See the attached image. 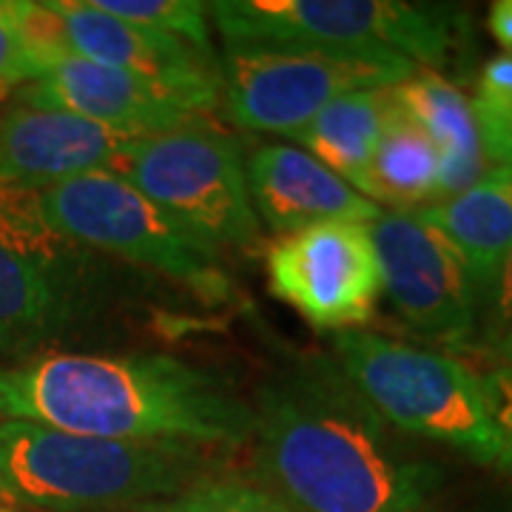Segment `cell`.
I'll use <instances>...</instances> for the list:
<instances>
[{
	"label": "cell",
	"mask_w": 512,
	"mask_h": 512,
	"mask_svg": "<svg viewBox=\"0 0 512 512\" xmlns=\"http://www.w3.org/2000/svg\"><path fill=\"white\" fill-rule=\"evenodd\" d=\"M256 481L293 512H436L439 467L393 439L336 359H305L259 387Z\"/></svg>",
	"instance_id": "cell-1"
},
{
	"label": "cell",
	"mask_w": 512,
	"mask_h": 512,
	"mask_svg": "<svg viewBox=\"0 0 512 512\" xmlns=\"http://www.w3.org/2000/svg\"><path fill=\"white\" fill-rule=\"evenodd\" d=\"M0 419L194 450L254 436V407L222 376L160 353H46L0 367Z\"/></svg>",
	"instance_id": "cell-2"
},
{
	"label": "cell",
	"mask_w": 512,
	"mask_h": 512,
	"mask_svg": "<svg viewBox=\"0 0 512 512\" xmlns=\"http://www.w3.org/2000/svg\"><path fill=\"white\" fill-rule=\"evenodd\" d=\"M211 473L205 450L77 436L0 419V495L37 512L154 507Z\"/></svg>",
	"instance_id": "cell-3"
},
{
	"label": "cell",
	"mask_w": 512,
	"mask_h": 512,
	"mask_svg": "<svg viewBox=\"0 0 512 512\" xmlns=\"http://www.w3.org/2000/svg\"><path fill=\"white\" fill-rule=\"evenodd\" d=\"M208 18L225 46L407 60L419 69L444 66L461 29L453 9L404 0H217Z\"/></svg>",
	"instance_id": "cell-4"
},
{
	"label": "cell",
	"mask_w": 512,
	"mask_h": 512,
	"mask_svg": "<svg viewBox=\"0 0 512 512\" xmlns=\"http://www.w3.org/2000/svg\"><path fill=\"white\" fill-rule=\"evenodd\" d=\"M333 350L345 379L384 424L501 470L504 447L484 402L481 376L464 362L365 330L333 333Z\"/></svg>",
	"instance_id": "cell-5"
},
{
	"label": "cell",
	"mask_w": 512,
	"mask_h": 512,
	"mask_svg": "<svg viewBox=\"0 0 512 512\" xmlns=\"http://www.w3.org/2000/svg\"><path fill=\"white\" fill-rule=\"evenodd\" d=\"M37 214L77 248H97L177 279L205 299L228 296L220 251L165 214L120 174H86L37 188Z\"/></svg>",
	"instance_id": "cell-6"
},
{
	"label": "cell",
	"mask_w": 512,
	"mask_h": 512,
	"mask_svg": "<svg viewBox=\"0 0 512 512\" xmlns=\"http://www.w3.org/2000/svg\"><path fill=\"white\" fill-rule=\"evenodd\" d=\"M120 177L214 251H254L259 242L242 148L205 120L137 137Z\"/></svg>",
	"instance_id": "cell-7"
},
{
	"label": "cell",
	"mask_w": 512,
	"mask_h": 512,
	"mask_svg": "<svg viewBox=\"0 0 512 512\" xmlns=\"http://www.w3.org/2000/svg\"><path fill=\"white\" fill-rule=\"evenodd\" d=\"M419 66L407 60L225 46L220 103L234 126L259 134H285L308 126L333 100L365 89H390Z\"/></svg>",
	"instance_id": "cell-8"
},
{
	"label": "cell",
	"mask_w": 512,
	"mask_h": 512,
	"mask_svg": "<svg viewBox=\"0 0 512 512\" xmlns=\"http://www.w3.org/2000/svg\"><path fill=\"white\" fill-rule=\"evenodd\" d=\"M80 248L37 214L35 191L0 185V350L29 353L60 336L83 308Z\"/></svg>",
	"instance_id": "cell-9"
},
{
	"label": "cell",
	"mask_w": 512,
	"mask_h": 512,
	"mask_svg": "<svg viewBox=\"0 0 512 512\" xmlns=\"http://www.w3.org/2000/svg\"><path fill=\"white\" fill-rule=\"evenodd\" d=\"M271 291L313 328L345 333L367 325L382 296L370 225L325 222L288 234L268 251Z\"/></svg>",
	"instance_id": "cell-10"
},
{
	"label": "cell",
	"mask_w": 512,
	"mask_h": 512,
	"mask_svg": "<svg viewBox=\"0 0 512 512\" xmlns=\"http://www.w3.org/2000/svg\"><path fill=\"white\" fill-rule=\"evenodd\" d=\"M370 239L382 291L404 325L441 345H464L476 333L478 291L453 245L416 211H382Z\"/></svg>",
	"instance_id": "cell-11"
},
{
	"label": "cell",
	"mask_w": 512,
	"mask_h": 512,
	"mask_svg": "<svg viewBox=\"0 0 512 512\" xmlns=\"http://www.w3.org/2000/svg\"><path fill=\"white\" fill-rule=\"evenodd\" d=\"M134 140L72 111L15 100L0 114V185L37 191L86 174H120Z\"/></svg>",
	"instance_id": "cell-12"
},
{
	"label": "cell",
	"mask_w": 512,
	"mask_h": 512,
	"mask_svg": "<svg viewBox=\"0 0 512 512\" xmlns=\"http://www.w3.org/2000/svg\"><path fill=\"white\" fill-rule=\"evenodd\" d=\"M55 9L77 57L146 77L180 94L202 117L220 106V66L214 63V52L128 26L97 9L94 0H55Z\"/></svg>",
	"instance_id": "cell-13"
},
{
	"label": "cell",
	"mask_w": 512,
	"mask_h": 512,
	"mask_svg": "<svg viewBox=\"0 0 512 512\" xmlns=\"http://www.w3.org/2000/svg\"><path fill=\"white\" fill-rule=\"evenodd\" d=\"M15 100L72 111L128 137H148L191 120H205L180 94L168 92L146 77L109 69L83 57H74L35 83H26Z\"/></svg>",
	"instance_id": "cell-14"
},
{
	"label": "cell",
	"mask_w": 512,
	"mask_h": 512,
	"mask_svg": "<svg viewBox=\"0 0 512 512\" xmlns=\"http://www.w3.org/2000/svg\"><path fill=\"white\" fill-rule=\"evenodd\" d=\"M245 177L256 217L282 237L325 222L370 225L382 217L376 202L302 148L282 143L254 148L245 160Z\"/></svg>",
	"instance_id": "cell-15"
},
{
	"label": "cell",
	"mask_w": 512,
	"mask_h": 512,
	"mask_svg": "<svg viewBox=\"0 0 512 512\" xmlns=\"http://www.w3.org/2000/svg\"><path fill=\"white\" fill-rule=\"evenodd\" d=\"M393 100L439 151V202L473 188L495 171L481 143L473 103L450 80L433 69H416L399 86H393Z\"/></svg>",
	"instance_id": "cell-16"
},
{
	"label": "cell",
	"mask_w": 512,
	"mask_h": 512,
	"mask_svg": "<svg viewBox=\"0 0 512 512\" xmlns=\"http://www.w3.org/2000/svg\"><path fill=\"white\" fill-rule=\"evenodd\" d=\"M461 256L478 291V308L512 254V168H495L450 200L416 211Z\"/></svg>",
	"instance_id": "cell-17"
},
{
	"label": "cell",
	"mask_w": 512,
	"mask_h": 512,
	"mask_svg": "<svg viewBox=\"0 0 512 512\" xmlns=\"http://www.w3.org/2000/svg\"><path fill=\"white\" fill-rule=\"evenodd\" d=\"M393 109V86L350 92L325 106L308 126L293 131L291 140L356 188L393 117Z\"/></svg>",
	"instance_id": "cell-18"
},
{
	"label": "cell",
	"mask_w": 512,
	"mask_h": 512,
	"mask_svg": "<svg viewBox=\"0 0 512 512\" xmlns=\"http://www.w3.org/2000/svg\"><path fill=\"white\" fill-rule=\"evenodd\" d=\"M441 157L430 137L399 106L384 128L382 140L367 163L356 191L393 211H419L439 202Z\"/></svg>",
	"instance_id": "cell-19"
},
{
	"label": "cell",
	"mask_w": 512,
	"mask_h": 512,
	"mask_svg": "<svg viewBox=\"0 0 512 512\" xmlns=\"http://www.w3.org/2000/svg\"><path fill=\"white\" fill-rule=\"evenodd\" d=\"M94 6L128 26L183 40L200 52H211L208 3H200V0H94Z\"/></svg>",
	"instance_id": "cell-20"
},
{
	"label": "cell",
	"mask_w": 512,
	"mask_h": 512,
	"mask_svg": "<svg viewBox=\"0 0 512 512\" xmlns=\"http://www.w3.org/2000/svg\"><path fill=\"white\" fill-rule=\"evenodd\" d=\"M146 512H293L256 478L208 476Z\"/></svg>",
	"instance_id": "cell-21"
},
{
	"label": "cell",
	"mask_w": 512,
	"mask_h": 512,
	"mask_svg": "<svg viewBox=\"0 0 512 512\" xmlns=\"http://www.w3.org/2000/svg\"><path fill=\"white\" fill-rule=\"evenodd\" d=\"M6 3H9V15L15 20L20 49L35 72V80L77 57L55 3H35V0H6Z\"/></svg>",
	"instance_id": "cell-22"
},
{
	"label": "cell",
	"mask_w": 512,
	"mask_h": 512,
	"mask_svg": "<svg viewBox=\"0 0 512 512\" xmlns=\"http://www.w3.org/2000/svg\"><path fill=\"white\" fill-rule=\"evenodd\" d=\"M470 103H473L484 151L493 163L495 151L501 146L507 128L512 126V55L504 52L484 63L476 86V100Z\"/></svg>",
	"instance_id": "cell-23"
},
{
	"label": "cell",
	"mask_w": 512,
	"mask_h": 512,
	"mask_svg": "<svg viewBox=\"0 0 512 512\" xmlns=\"http://www.w3.org/2000/svg\"><path fill=\"white\" fill-rule=\"evenodd\" d=\"M487 308V322H484V336L487 345L501 356L504 362H512V254L504 259L501 271L495 276L493 288L481 299Z\"/></svg>",
	"instance_id": "cell-24"
},
{
	"label": "cell",
	"mask_w": 512,
	"mask_h": 512,
	"mask_svg": "<svg viewBox=\"0 0 512 512\" xmlns=\"http://www.w3.org/2000/svg\"><path fill=\"white\" fill-rule=\"evenodd\" d=\"M481 390H484V402L495 424V433L504 447L501 470L512 473V362H501L490 373H484Z\"/></svg>",
	"instance_id": "cell-25"
},
{
	"label": "cell",
	"mask_w": 512,
	"mask_h": 512,
	"mask_svg": "<svg viewBox=\"0 0 512 512\" xmlns=\"http://www.w3.org/2000/svg\"><path fill=\"white\" fill-rule=\"evenodd\" d=\"M26 83H35V72L20 49L15 20L9 15V3L0 0V103L18 94Z\"/></svg>",
	"instance_id": "cell-26"
},
{
	"label": "cell",
	"mask_w": 512,
	"mask_h": 512,
	"mask_svg": "<svg viewBox=\"0 0 512 512\" xmlns=\"http://www.w3.org/2000/svg\"><path fill=\"white\" fill-rule=\"evenodd\" d=\"M490 32L504 46V52L512 55V0H498L490 9Z\"/></svg>",
	"instance_id": "cell-27"
},
{
	"label": "cell",
	"mask_w": 512,
	"mask_h": 512,
	"mask_svg": "<svg viewBox=\"0 0 512 512\" xmlns=\"http://www.w3.org/2000/svg\"><path fill=\"white\" fill-rule=\"evenodd\" d=\"M493 165L495 168H512V126L507 128V134H504L501 146H498V151H495Z\"/></svg>",
	"instance_id": "cell-28"
},
{
	"label": "cell",
	"mask_w": 512,
	"mask_h": 512,
	"mask_svg": "<svg viewBox=\"0 0 512 512\" xmlns=\"http://www.w3.org/2000/svg\"><path fill=\"white\" fill-rule=\"evenodd\" d=\"M0 512H26L23 507H18V504H12L6 495H0Z\"/></svg>",
	"instance_id": "cell-29"
}]
</instances>
